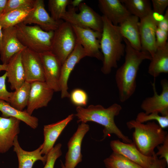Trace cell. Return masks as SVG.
Instances as JSON below:
<instances>
[{
	"label": "cell",
	"mask_w": 168,
	"mask_h": 168,
	"mask_svg": "<svg viewBox=\"0 0 168 168\" xmlns=\"http://www.w3.org/2000/svg\"><path fill=\"white\" fill-rule=\"evenodd\" d=\"M35 0H8L3 14L15 10L33 8Z\"/></svg>",
	"instance_id": "cell-34"
},
{
	"label": "cell",
	"mask_w": 168,
	"mask_h": 168,
	"mask_svg": "<svg viewBox=\"0 0 168 168\" xmlns=\"http://www.w3.org/2000/svg\"><path fill=\"white\" fill-rule=\"evenodd\" d=\"M7 68V64H0V72L2 71H6Z\"/></svg>",
	"instance_id": "cell-45"
},
{
	"label": "cell",
	"mask_w": 168,
	"mask_h": 168,
	"mask_svg": "<svg viewBox=\"0 0 168 168\" xmlns=\"http://www.w3.org/2000/svg\"><path fill=\"white\" fill-rule=\"evenodd\" d=\"M63 22L54 20L45 8L43 0H35L33 10L22 22L25 24H35L46 31H54Z\"/></svg>",
	"instance_id": "cell-14"
},
{
	"label": "cell",
	"mask_w": 168,
	"mask_h": 168,
	"mask_svg": "<svg viewBox=\"0 0 168 168\" xmlns=\"http://www.w3.org/2000/svg\"><path fill=\"white\" fill-rule=\"evenodd\" d=\"M76 42V37L72 25L63 21L54 31L51 51L62 65L74 50Z\"/></svg>",
	"instance_id": "cell-7"
},
{
	"label": "cell",
	"mask_w": 168,
	"mask_h": 168,
	"mask_svg": "<svg viewBox=\"0 0 168 168\" xmlns=\"http://www.w3.org/2000/svg\"><path fill=\"white\" fill-rule=\"evenodd\" d=\"M152 156L153 157V161L152 163L149 168H166L168 164L166 161L163 159L159 158L156 155L155 152Z\"/></svg>",
	"instance_id": "cell-40"
},
{
	"label": "cell",
	"mask_w": 168,
	"mask_h": 168,
	"mask_svg": "<svg viewBox=\"0 0 168 168\" xmlns=\"http://www.w3.org/2000/svg\"><path fill=\"white\" fill-rule=\"evenodd\" d=\"M110 147L113 152L119 154L144 168H149L153 161V157L143 155L134 143H126L119 140L110 141Z\"/></svg>",
	"instance_id": "cell-17"
},
{
	"label": "cell",
	"mask_w": 168,
	"mask_h": 168,
	"mask_svg": "<svg viewBox=\"0 0 168 168\" xmlns=\"http://www.w3.org/2000/svg\"><path fill=\"white\" fill-rule=\"evenodd\" d=\"M123 41L125 45L124 62L117 70L115 75L119 99L121 102L128 100L135 92L138 72L142 62L152 59L148 52L137 50L126 39L123 38Z\"/></svg>",
	"instance_id": "cell-1"
},
{
	"label": "cell",
	"mask_w": 168,
	"mask_h": 168,
	"mask_svg": "<svg viewBox=\"0 0 168 168\" xmlns=\"http://www.w3.org/2000/svg\"><path fill=\"white\" fill-rule=\"evenodd\" d=\"M153 12L160 15H163L168 5V0H152Z\"/></svg>",
	"instance_id": "cell-38"
},
{
	"label": "cell",
	"mask_w": 168,
	"mask_h": 168,
	"mask_svg": "<svg viewBox=\"0 0 168 168\" xmlns=\"http://www.w3.org/2000/svg\"><path fill=\"white\" fill-rule=\"evenodd\" d=\"M74 116L71 114L66 118L57 122L45 125L43 128L44 142L42 144L41 151L42 154L47 155L54 147L57 139L68 124Z\"/></svg>",
	"instance_id": "cell-21"
},
{
	"label": "cell",
	"mask_w": 168,
	"mask_h": 168,
	"mask_svg": "<svg viewBox=\"0 0 168 168\" xmlns=\"http://www.w3.org/2000/svg\"><path fill=\"white\" fill-rule=\"evenodd\" d=\"M156 148L158 151L156 153V155L160 156L159 158L164 159L168 164V135L166 136L164 142L161 145L158 146Z\"/></svg>",
	"instance_id": "cell-39"
},
{
	"label": "cell",
	"mask_w": 168,
	"mask_h": 168,
	"mask_svg": "<svg viewBox=\"0 0 168 168\" xmlns=\"http://www.w3.org/2000/svg\"><path fill=\"white\" fill-rule=\"evenodd\" d=\"M30 89V83L25 82L19 88L11 92L8 103L13 107L23 111L27 107Z\"/></svg>",
	"instance_id": "cell-28"
},
{
	"label": "cell",
	"mask_w": 168,
	"mask_h": 168,
	"mask_svg": "<svg viewBox=\"0 0 168 168\" xmlns=\"http://www.w3.org/2000/svg\"><path fill=\"white\" fill-rule=\"evenodd\" d=\"M135 120L142 123L154 120L163 129L168 127V116L160 115L156 113L146 114L143 112H140L138 114Z\"/></svg>",
	"instance_id": "cell-32"
},
{
	"label": "cell",
	"mask_w": 168,
	"mask_h": 168,
	"mask_svg": "<svg viewBox=\"0 0 168 168\" xmlns=\"http://www.w3.org/2000/svg\"><path fill=\"white\" fill-rule=\"evenodd\" d=\"M54 92L45 82L31 83L26 111L31 115L35 110L47 106L52 99Z\"/></svg>",
	"instance_id": "cell-15"
},
{
	"label": "cell",
	"mask_w": 168,
	"mask_h": 168,
	"mask_svg": "<svg viewBox=\"0 0 168 168\" xmlns=\"http://www.w3.org/2000/svg\"><path fill=\"white\" fill-rule=\"evenodd\" d=\"M22 61L26 82H45L43 67L39 54L27 48L22 51Z\"/></svg>",
	"instance_id": "cell-13"
},
{
	"label": "cell",
	"mask_w": 168,
	"mask_h": 168,
	"mask_svg": "<svg viewBox=\"0 0 168 168\" xmlns=\"http://www.w3.org/2000/svg\"><path fill=\"white\" fill-rule=\"evenodd\" d=\"M98 6L103 16L118 26L131 14L120 0H99Z\"/></svg>",
	"instance_id": "cell-20"
},
{
	"label": "cell",
	"mask_w": 168,
	"mask_h": 168,
	"mask_svg": "<svg viewBox=\"0 0 168 168\" xmlns=\"http://www.w3.org/2000/svg\"><path fill=\"white\" fill-rule=\"evenodd\" d=\"M68 11L62 16L63 20L72 25L88 28L102 33L103 22L102 16L95 11L86 3L82 2L78 6L79 12H76V9L70 5Z\"/></svg>",
	"instance_id": "cell-6"
},
{
	"label": "cell",
	"mask_w": 168,
	"mask_h": 168,
	"mask_svg": "<svg viewBox=\"0 0 168 168\" xmlns=\"http://www.w3.org/2000/svg\"><path fill=\"white\" fill-rule=\"evenodd\" d=\"M103 27L100 41V50L103 56L102 72L109 74L112 69L117 68L118 62L125 53V44L118 26L113 25L102 16Z\"/></svg>",
	"instance_id": "cell-3"
},
{
	"label": "cell",
	"mask_w": 168,
	"mask_h": 168,
	"mask_svg": "<svg viewBox=\"0 0 168 168\" xmlns=\"http://www.w3.org/2000/svg\"><path fill=\"white\" fill-rule=\"evenodd\" d=\"M2 36V29L0 25V51L1 49Z\"/></svg>",
	"instance_id": "cell-44"
},
{
	"label": "cell",
	"mask_w": 168,
	"mask_h": 168,
	"mask_svg": "<svg viewBox=\"0 0 168 168\" xmlns=\"http://www.w3.org/2000/svg\"><path fill=\"white\" fill-rule=\"evenodd\" d=\"M83 0H71L69 5L72 7H78L79 5L83 2Z\"/></svg>",
	"instance_id": "cell-43"
},
{
	"label": "cell",
	"mask_w": 168,
	"mask_h": 168,
	"mask_svg": "<svg viewBox=\"0 0 168 168\" xmlns=\"http://www.w3.org/2000/svg\"><path fill=\"white\" fill-rule=\"evenodd\" d=\"M22 51L14 55L7 64L6 71L8 82L12 90L21 87L26 82L25 71L21 59Z\"/></svg>",
	"instance_id": "cell-23"
},
{
	"label": "cell",
	"mask_w": 168,
	"mask_h": 168,
	"mask_svg": "<svg viewBox=\"0 0 168 168\" xmlns=\"http://www.w3.org/2000/svg\"><path fill=\"white\" fill-rule=\"evenodd\" d=\"M72 26L77 40L82 46L87 56L95 58L103 61V56L100 50L101 33L88 28Z\"/></svg>",
	"instance_id": "cell-9"
},
{
	"label": "cell",
	"mask_w": 168,
	"mask_h": 168,
	"mask_svg": "<svg viewBox=\"0 0 168 168\" xmlns=\"http://www.w3.org/2000/svg\"><path fill=\"white\" fill-rule=\"evenodd\" d=\"M157 28L168 31V9L166 10L162 18L158 21Z\"/></svg>",
	"instance_id": "cell-41"
},
{
	"label": "cell",
	"mask_w": 168,
	"mask_h": 168,
	"mask_svg": "<svg viewBox=\"0 0 168 168\" xmlns=\"http://www.w3.org/2000/svg\"><path fill=\"white\" fill-rule=\"evenodd\" d=\"M122 109L121 106L117 103H114L107 108L100 105H91L86 108L77 106L74 116L77 118L78 123L91 121L102 125L104 127L103 135L100 141L114 134L123 142L131 143V140L124 134L115 122V117L119 114Z\"/></svg>",
	"instance_id": "cell-2"
},
{
	"label": "cell",
	"mask_w": 168,
	"mask_h": 168,
	"mask_svg": "<svg viewBox=\"0 0 168 168\" xmlns=\"http://www.w3.org/2000/svg\"><path fill=\"white\" fill-rule=\"evenodd\" d=\"M15 27L18 40L26 48L39 54L51 51L54 31H46L37 25L23 23Z\"/></svg>",
	"instance_id": "cell-5"
},
{
	"label": "cell",
	"mask_w": 168,
	"mask_h": 168,
	"mask_svg": "<svg viewBox=\"0 0 168 168\" xmlns=\"http://www.w3.org/2000/svg\"><path fill=\"white\" fill-rule=\"evenodd\" d=\"M139 21L138 17L131 15L119 24L118 27L123 38L126 39L134 49L141 51Z\"/></svg>",
	"instance_id": "cell-22"
},
{
	"label": "cell",
	"mask_w": 168,
	"mask_h": 168,
	"mask_svg": "<svg viewBox=\"0 0 168 168\" xmlns=\"http://www.w3.org/2000/svg\"><path fill=\"white\" fill-rule=\"evenodd\" d=\"M69 97L72 103L77 107H83L88 102L87 94L81 89L76 88L73 90L70 94Z\"/></svg>",
	"instance_id": "cell-33"
},
{
	"label": "cell",
	"mask_w": 168,
	"mask_h": 168,
	"mask_svg": "<svg viewBox=\"0 0 168 168\" xmlns=\"http://www.w3.org/2000/svg\"><path fill=\"white\" fill-rule=\"evenodd\" d=\"M7 78L6 72L0 77V100H4L8 103L11 92H9L7 89L6 85Z\"/></svg>",
	"instance_id": "cell-37"
},
{
	"label": "cell",
	"mask_w": 168,
	"mask_h": 168,
	"mask_svg": "<svg viewBox=\"0 0 168 168\" xmlns=\"http://www.w3.org/2000/svg\"><path fill=\"white\" fill-rule=\"evenodd\" d=\"M131 15L142 18L152 12L150 1L148 0H120Z\"/></svg>",
	"instance_id": "cell-29"
},
{
	"label": "cell",
	"mask_w": 168,
	"mask_h": 168,
	"mask_svg": "<svg viewBox=\"0 0 168 168\" xmlns=\"http://www.w3.org/2000/svg\"><path fill=\"white\" fill-rule=\"evenodd\" d=\"M104 162L106 168H144L122 155L113 152Z\"/></svg>",
	"instance_id": "cell-30"
},
{
	"label": "cell",
	"mask_w": 168,
	"mask_h": 168,
	"mask_svg": "<svg viewBox=\"0 0 168 168\" xmlns=\"http://www.w3.org/2000/svg\"><path fill=\"white\" fill-rule=\"evenodd\" d=\"M0 111L2 113V117H14L24 122L34 129L38 126L39 120L37 118L30 114L26 110L20 111L16 109L5 101L0 100Z\"/></svg>",
	"instance_id": "cell-25"
},
{
	"label": "cell",
	"mask_w": 168,
	"mask_h": 168,
	"mask_svg": "<svg viewBox=\"0 0 168 168\" xmlns=\"http://www.w3.org/2000/svg\"><path fill=\"white\" fill-rule=\"evenodd\" d=\"M26 48L18 40L15 26L2 29L0 51V58L2 64H7L14 55Z\"/></svg>",
	"instance_id": "cell-19"
},
{
	"label": "cell",
	"mask_w": 168,
	"mask_h": 168,
	"mask_svg": "<svg viewBox=\"0 0 168 168\" xmlns=\"http://www.w3.org/2000/svg\"><path fill=\"white\" fill-rule=\"evenodd\" d=\"M168 36V31L157 28L156 32V46L157 49L163 48L168 44L167 42Z\"/></svg>",
	"instance_id": "cell-36"
},
{
	"label": "cell",
	"mask_w": 168,
	"mask_h": 168,
	"mask_svg": "<svg viewBox=\"0 0 168 168\" xmlns=\"http://www.w3.org/2000/svg\"><path fill=\"white\" fill-rule=\"evenodd\" d=\"M87 54L80 43L77 40L75 47L62 65L59 84L61 98L69 97L68 91V82L72 71L76 65Z\"/></svg>",
	"instance_id": "cell-16"
},
{
	"label": "cell",
	"mask_w": 168,
	"mask_h": 168,
	"mask_svg": "<svg viewBox=\"0 0 168 168\" xmlns=\"http://www.w3.org/2000/svg\"><path fill=\"white\" fill-rule=\"evenodd\" d=\"M161 84L162 90L160 94L156 91L154 82L152 83L153 96L146 98L142 102L141 108L146 114L156 113L162 116H168V81L166 79H163Z\"/></svg>",
	"instance_id": "cell-10"
},
{
	"label": "cell",
	"mask_w": 168,
	"mask_h": 168,
	"mask_svg": "<svg viewBox=\"0 0 168 168\" xmlns=\"http://www.w3.org/2000/svg\"><path fill=\"white\" fill-rule=\"evenodd\" d=\"M89 129V126L86 123H81L78 125L76 131L68 143V151L65 155L64 168H75L82 161V142Z\"/></svg>",
	"instance_id": "cell-12"
},
{
	"label": "cell",
	"mask_w": 168,
	"mask_h": 168,
	"mask_svg": "<svg viewBox=\"0 0 168 168\" xmlns=\"http://www.w3.org/2000/svg\"><path fill=\"white\" fill-rule=\"evenodd\" d=\"M33 9L28 7L16 9L3 14L0 17V25L2 29L22 23Z\"/></svg>",
	"instance_id": "cell-27"
},
{
	"label": "cell",
	"mask_w": 168,
	"mask_h": 168,
	"mask_svg": "<svg viewBox=\"0 0 168 168\" xmlns=\"http://www.w3.org/2000/svg\"><path fill=\"white\" fill-rule=\"evenodd\" d=\"M148 72L154 78L162 73H168V44L162 49H157L152 57Z\"/></svg>",
	"instance_id": "cell-26"
},
{
	"label": "cell",
	"mask_w": 168,
	"mask_h": 168,
	"mask_svg": "<svg viewBox=\"0 0 168 168\" xmlns=\"http://www.w3.org/2000/svg\"><path fill=\"white\" fill-rule=\"evenodd\" d=\"M62 144L58 143L54 147L47 155V158L43 168H54L57 159L62 155Z\"/></svg>",
	"instance_id": "cell-35"
},
{
	"label": "cell",
	"mask_w": 168,
	"mask_h": 168,
	"mask_svg": "<svg viewBox=\"0 0 168 168\" xmlns=\"http://www.w3.org/2000/svg\"><path fill=\"white\" fill-rule=\"evenodd\" d=\"M20 122L14 117L0 116V154L7 152L13 146L14 139L20 132Z\"/></svg>",
	"instance_id": "cell-18"
},
{
	"label": "cell",
	"mask_w": 168,
	"mask_h": 168,
	"mask_svg": "<svg viewBox=\"0 0 168 168\" xmlns=\"http://www.w3.org/2000/svg\"><path fill=\"white\" fill-rule=\"evenodd\" d=\"M61 168H64V164L61 161Z\"/></svg>",
	"instance_id": "cell-46"
},
{
	"label": "cell",
	"mask_w": 168,
	"mask_h": 168,
	"mask_svg": "<svg viewBox=\"0 0 168 168\" xmlns=\"http://www.w3.org/2000/svg\"><path fill=\"white\" fill-rule=\"evenodd\" d=\"M8 0H0V17L3 14Z\"/></svg>",
	"instance_id": "cell-42"
},
{
	"label": "cell",
	"mask_w": 168,
	"mask_h": 168,
	"mask_svg": "<svg viewBox=\"0 0 168 168\" xmlns=\"http://www.w3.org/2000/svg\"><path fill=\"white\" fill-rule=\"evenodd\" d=\"M160 15L152 12L140 19L139 27L142 51L148 52L152 57L156 52V32L158 21L162 19Z\"/></svg>",
	"instance_id": "cell-8"
},
{
	"label": "cell",
	"mask_w": 168,
	"mask_h": 168,
	"mask_svg": "<svg viewBox=\"0 0 168 168\" xmlns=\"http://www.w3.org/2000/svg\"><path fill=\"white\" fill-rule=\"evenodd\" d=\"M13 146V151L16 153L18 158V168H32L34 163L38 160L45 164L47 156L42 155L41 152L42 144L34 151H25L21 147L17 136L14 139Z\"/></svg>",
	"instance_id": "cell-24"
},
{
	"label": "cell",
	"mask_w": 168,
	"mask_h": 168,
	"mask_svg": "<svg viewBox=\"0 0 168 168\" xmlns=\"http://www.w3.org/2000/svg\"><path fill=\"white\" fill-rule=\"evenodd\" d=\"M71 0H49L48 1L49 10L51 16L55 21L61 20L63 15L66 12V8L70 5Z\"/></svg>",
	"instance_id": "cell-31"
},
{
	"label": "cell",
	"mask_w": 168,
	"mask_h": 168,
	"mask_svg": "<svg viewBox=\"0 0 168 168\" xmlns=\"http://www.w3.org/2000/svg\"><path fill=\"white\" fill-rule=\"evenodd\" d=\"M39 54L43 67L45 82L54 92L60 91L61 62L51 51Z\"/></svg>",
	"instance_id": "cell-11"
},
{
	"label": "cell",
	"mask_w": 168,
	"mask_h": 168,
	"mask_svg": "<svg viewBox=\"0 0 168 168\" xmlns=\"http://www.w3.org/2000/svg\"><path fill=\"white\" fill-rule=\"evenodd\" d=\"M126 125L129 129H134L133 142L142 153L147 156H152L155 149L164 142L168 135L154 121L144 124L132 120Z\"/></svg>",
	"instance_id": "cell-4"
}]
</instances>
